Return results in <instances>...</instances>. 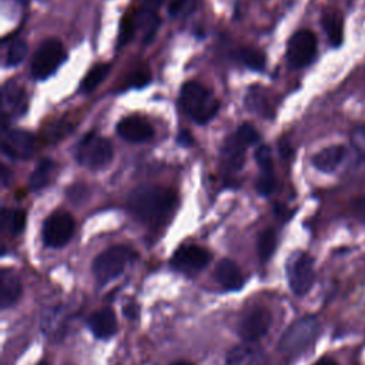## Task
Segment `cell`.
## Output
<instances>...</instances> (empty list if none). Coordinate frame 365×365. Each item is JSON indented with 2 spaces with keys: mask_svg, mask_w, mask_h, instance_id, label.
<instances>
[{
  "mask_svg": "<svg viewBox=\"0 0 365 365\" xmlns=\"http://www.w3.org/2000/svg\"><path fill=\"white\" fill-rule=\"evenodd\" d=\"M123 314H124L130 321L135 319V318L138 317V305L134 304V302L125 304L124 308H123Z\"/></svg>",
  "mask_w": 365,
  "mask_h": 365,
  "instance_id": "37",
  "label": "cell"
},
{
  "mask_svg": "<svg viewBox=\"0 0 365 365\" xmlns=\"http://www.w3.org/2000/svg\"><path fill=\"white\" fill-rule=\"evenodd\" d=\"M318 321L315 317H304L295 321L281 336L279 351L284 355H298L307 349L318 334Z\"/></svg>",
  "mask_w": 365,
  "mask_h": 365,
  "instance_id": "4",
  "label": "cell"
},
{
  "mask_svg": "<svg viewBox=\"0 0 365 365\" xmlns=\"http://www.w3.org/2000/svg\"><path fill=\"white\" fill-rule=\"evenodd\" d=\"M275 188V178L272 173H262L257 181V191L261 195H269Z\"/></svg>",
  "mask_w": 365,
  "mask_h": 365,
  "instance_id": "32",
  "label": "cell"
},
{
  "mask_svg": "<svg viewBox=\"0 0 365 365\" xmlns=\"http://www.w3.org/2000/svg\"><path fill=\"white\" fill-rule=\"evenodd\" d=\"M110 68H111V66L104 64V63H100V64H96L94 67H91L81 81V86H80L81 91L83 93L93 91L107 77Z\"/></svg>",
  "mask_w": 365,
  "mask_h": 365,
  "instance_id": "24",
  "label": "cell"
},
{
  "mask_svg": "<svg viewBox=\"0 0 365 365\" xmlns=\"http://www.w3.org/2000/svg\"><path fill=\"white\" fill-rule=\"evenodd\" d=\"M3 106L9 108L10 114L21 115L27 107V97L24 90L16 83H7L1 91Z\"/></svg>",
  "mask_w": 365,
  "mask_h": 365,
  "instance_id": "19",
  "label": "cell"
},
{
  "mask_svg": "<svg viewBox=\"0 0 365 365\" xmlns=\"http://www.w3.org/2000/svg\"><path fill=\"white\" fill-rule=\"evenodd\" d=\"M314 259L307 252H299L288 265V282L292 292L298 297L305 295L314 284Z\"/></svg>",
  "mask_w": 365,
  "mask_h": 365,
  "instance_id": "9",
  "label": "cell"
},
{
  "mask_svg": "<svg viewBox=\"0 0 365 365\" xmlns=\"http://www.w3.org/2000/svg\"><path fill=\"white\" fill-rule=\"evenodd\" d=\"M215 278L227 289H240L244 284V278L238 265L228 258H224L217 264Z\"/></svg>",
  "mask_w": 365,
  "mask_h": 365,
  "instance_id": "17",
  "label": "cell"
},
{
  "mask_svg": "<svg viewBox=\"0 0 365 365\" xmlns=\"http://www.w3.org/2000/svg\"><path fill=\"white\" fill-rule=\"evenodd\" d=\"M38 365H48V364H47V361H43V362H40Z\"/></svg>",
  "mask_w": 365,
  "mask_h": 365,
  "instance_id": "43",
  "label": "cell"
},
{
  "mask_svg": "<svg viewBox=\"0 0 365 365\" xmlns=\"http://www.w3.org/2000/svg\"><path fill=\"white\" fill-rule=\"evenodd\" d=\"M135 258V252L125 245L110 247L93 261V274L100 284H106L118 277Z\"/></svg>",
  "mask_w": 365,
  "mask_h": 365,
  "instance_id": "3",
  "label": "cell"
},
{
  "mask_svg": "<svg viewBox=\"0 0 365 365\" xmlns=\"http://www.w3.org/2000/svg\"><path fill=\"white\" fill-rule=\"evenodd\" d=\"M255 160L262 173H272V155L268 145H261L255 151Z\"/></svg>",
  "mask_w": 365,
  "mask_h": 365,
  "instance_id": "31",
  "label": "cell"
},
{
  "mask_svg": "<svg viewBox=\"0 0 365 365\" xmlns=\"http://www.w3.org/2000/svg\"><path fill=\"white\" fill-rule=\"evenodd\" d=\"M178 143H180L181 145H184V147H190V145L192 144V137L188 134V131L182 130V131H180V134H178Z\"/></svg>",
  "mask_w": 365,
  "mask_h": 365,
  "instance_id": "38",
  "label": "cell"
},
{
  "mask_svg": "<svg viewBox=\"0 0 365 365\" xmlns=\"http://www.w3.org/2000/svg\"><path fill=\"white\" fill-rule=\"evenodd\" d=\"M317 54V38L309 30L297 31L288 41L287 60L294 68L308 66Z\"/></svg>",
  "mask_w": 365,
  "mask_h": 365,
  "instance_id": "8",
  "label": "cell"
},
{
  "mask_svg": "<svg viewBox=\"0 0 365 365\" xmlns=\"http://www.w3.org/2000/svg\"><path fill=\"white\" fill-rule=\"evenodd\" d=\"M240 60L250 68L261 71L265 67V56L254 47H242L238 53Z\"/></svg>",
  "mask_w": 365,
  "mask_h": 365,
  "instance_id": "27",
  "label": "cell"
},
{
  "mask_svg": "<svg viewBox=\"0 0 365 365\" xmlns=\"http://www.w3.org/2000/svg\"><path fill=\"white\" fill-rule=\"evenodd\" d=\"M9 175H10V171L3 165V167H1V182H3V185H7Z\"/></svg>",
  "mask_w": 365,
  "mask_h": 365,
  "instance_id": "41",
  "label": "cell"
},
{
  "mask_svg": "<svg viewBox=\"0 0 365 365\" xmlns=\"http://www.w3.org/2000/svg\"><path fill=\"white\" fill-rule=\"evenodd\" d=\"M23 287L17 275L11 271L3 269L0 274V307L7 309L13 307L21 297Z\"/></svg>",
  "mask_w": 365,
  "mask_h": 365,
  "instance_id": "15",
  "label": "cell"
},
{
  "mask_svg": "<svg viewBox=\"0 0 365 365\" xmlns=\"http://www.w3.org/2000/svg\"><path fill=\"white\" fill-rule=\"evenodd\" d=\"M182 111L195 123H208L218 111V100L210 88L197 83L187 81L180 91Z\"/></svg>",
  "mask_w": 365,
  "mask_h": 365,
  "instance_id": "2",
  "label": "cell"
},
{
  "mask_svg": "<svg viewBox=\"0 0 365 365\" xmlns=\"http://www.w3.org/2000/svg\"><path fill=\"white\" fill-rule=\"evenodd\" d=\"M0 225L3 230H9L11 234H20L26 227V211L24 210H14L10 211L7 208L1 210Z\"/></svg>",
  "mask_w": 365,
  "mask_h": 365,
  "instance_id": "23",
  "label": "cell"
},
{
  "mask_svg": "<svg viewBox=\"0 0 365 365\" xmlns=\"http://www.w3.org/2000/svg\"><path fill=\"white\" fill-rule=\"evenodd\" d=\"M111 143L94 133H88L78 144L77 161L91 170L106 167L113 160Z\"/></svg>",
  "mask_w": 365,
  "mask_h": 365,
  "instance_id": "5",
  "label": "cell"
},
{
  "mask_svg": "<svg viewBox=\"0 0 365 365\" xmlns=\"http://www.w3.org/2000/svg\"><path fill=\"white\" fill-rule=\"evenodd\" d=\"M277 247V234L274 230L268 228L262 231L258 237V255L262 262L268 261L274 254Z\"/></svg>",
  "mask_w": 365,
  "mask_h": 365,
  "instance_id": "26",
  "label": "cell"
},
{
  "mask_svg": "<svg viewBox=\"0 0 365 365\" xmlns=\"http://www.w3.org/2000/svg\"><path fill=\"white\" fill-rule=\"evenodd\" d=\"M131 84L133 86H138L143 87L144 84H147L150 81V73L148 71H137L131 76Z\"/></svg>",
  "mask_w": 365,
  "mask_h": 365,
  "instance_id": "36",
  "label": "cell"
},
{
  "mask_svg": "<svg viewBox=\"0 0 365 365\" xmlns=\"http://www.w3.org/2000/svg\"><path fill=\"white\" fill-rule=\"evenodd\" d=\"M1 150L14 160L29 158L36 150V137L24 130H11L3 137Z\"/></svg>",
  "mask_w": 365,
  "mask_h": 365,
  "instance_id": "12",
  "label": "cell"
},
{
  "mask_svg": "<svg viewBox=\"0 0 365 365\" xmlns=\"http://www.w3.org/2000/svg\"><path fill=\"white\" fill-rule=\"evenodd\" d=\"M54 163L51 160H41L38 167L31 173L30 175V180H29V188L30 190H40L43 188L48 180H50V175L54 170Z\"/></svg>",
  "mask_w": 365,
  "mask_h": 365,
  "instance_id": "25",
  "label": "cell"
},
{
  "mask_svg": "<svg viewBox=\"0 0 365 365\" xmlns=\"http://www.w3.org/2000/svg\"><path fill=\"white\" fill-rule=\"evenodd\" d=\"M210 261H211V254L205 248L200 245L188 244V245L180 247L174 252V255L170 259V264L175 271L185 272V274H195L202 268H205Z\"/></svg>",
  "mask_w": 365,
  "mask_h": 365,
  "instance_id": "10",
  "label": "cell"
},
{
  "mask_svg": "<svg viewBox=\"0 0 365 365\" xmlns=\"http://www.w3.org/2000/svg\"><path fill=\"white\" fill-rule=\"evenodd\" d=\"M178 198L174 190L161 185H140L127 200L131 214L148 227L165 224L177 207Z\"/></svg>",
  "mask_w": 365,
  "mask_h": 365,
  "instance_id": "1",
  "label": "cell"
},
{
  "mask_svg": "<svg viewBox=\"0 0 365 365\" xmlns=\"http://www.w3.org/2000/svg\"><path fill=\"white\" fill-rule=\"evenodd\" d=\"M222 157L225 164L232 170H240L244 164V144L237 135L230 137L222 148Z\"/></svg>",
  "mask_w": 365,
  "mask_h": 365,
  "instance_id": "21",
  "label": "cell"
},
{
  "mask_svg": "<svg viewBox=\"0 0 365 365\" xmlns=\"http://www.w3.org/2000/svg\"><path fill=\"white\" fill-rule=\"evenodd\" d=\"M225 365H264V352L251 342H245L228 352Z\"/></svg>",
  "mask_w": 365,
  "mask_h": 365,
  "instance_id": "16",
  "label": "cell"
},
{
  "mask_svg": "<svg viewBox=\"0 0 365 365\" xmlns=\"http://www.w3.org/2000/svg\"><path fill=\"white\" fill-rule=\"evenodd\" d=\"M235 135L238 137V140H240L244 145H247V144H254V143H257V141L259 140V135H258L257 130H255L251 124H248V123L241 124V125L238 127Z\"/></svg>",
  "mask_w": 365,
  "mask_h": 365,
  "instance_id": "30",
  "label": "cell"
},
{
  "mask_svg": "<svg viewBox=\"0 0 365 365\" xmlns=\"http://www.w3.org/2000/svg\"><path fill=\"white\" fill-rule=\"evenodd\" d=\"M74 232V220L68 212L57 211L48 215L43 224L41 237L46 247L60 248L67 244Z\"/></svg>",
  "mask_w": 365,
  "mask_h": 365,
  "instance_id": "7",
  "label": "cell"
},
{
  "mask_svg": "<svg viewBox=\"0 0 365 365\" xmlns=\"http://www.w3.org/2000/svg\"><path fill=\"white\" fill-rule=\"evenodd\" d=\"M314 365H338L334 359L331 358H321L318 362H315Z\"/></svg>",
  "mask_w": 365,
  "mask_h": 365,
  "instance_id": "40",
  "label": "cell"
},
{
  "mask_svg": "<svg viewBox=\"0 0 365 365\" xmlns=\"http://www.w3.org/2000/svg\"><path fill=\"white\" fill-rule=\"evenodd\" d=\"M135 19L130 16H124L121 24H120V33H118V46H123L131 40V37L135 33Z\"/></svg>",
  "mask_w": 365,
  "mask_h": 365,
  "instance_id": "29",
  "label": "cell"
},
{
  "mask_svg": "<svg viewBox=\"0 0 365 365\" xmlns=\"http://www.w3.org/2000/svg\"><path fill=\"white\" fill-rule=\"evenodd\" d=\"M66 50L57 38L44 40L31 60V76L37 80L50 77L64 61Z\"/></svg>",
  "mask_w": 365,
  "mask_h": 365,
  "instance_id": "6",
  "label": "cell"
},
{
  "mask_svg": "<svg viewBox=\"0 0 365 365\" xmlns=\"http://www.w3.org/2000/svg\"><path fill=\"white\" fill-rule=\"evenodd\" d=\"M135 26L141 29L144 41H150L160 26V19L155 11L141 7V10L135 16Z\"/></svg>",
  "mask_w": 365,
  "mask_h": 365,
  "instance_id": "22",
  "label": "cell"
},
{
  "mask_svg": "<svg viewBox=\"0 0 365 365\" xmlns=\"http://www.w3.org/2000/svg\"><path fill=\"white\" fill-rule=\"evenodd\" d=\"M171 365H191V364H188V362H182V361H180V362H174V364H171Z\"/></svg>",
  "mask_w": 365,
  "mask_h": 365,
  "instance_id": "42",
  "label": "cell"
},
{
  "mask_svg": "<svg viewBox=\"0 0 365 365\" xmlns=\"http://www.w3.org/2000/svg\"><path fill=\"white\" fill-rule=\"evenodd\" d=\"M117 133L121 138L130 143H144L153 138V125L138 115H130L123 118L117 124Z\"/></svg>",
  "mask_w": 365,
  "mask_h": 365,
  "instance_id": "13",
  "label": "cell"
},
{
  "mask_svg": "<svg viewBox=\"0 0 365 365\" xmlns=\"http://www.w3.org/2000/svg\"><path fill=\"white\" fill-rule=\"evenodd\" d=\"M345 157V147L344 145H329L318 151L314 158L312 164L317 170L322 173H332L338 168L341 161Z\"/></svg>",
  "mask_w": 365,
  "mask_h": 365,
  "instance_id": "18",
  "label": "cell"
},
{
  "mask_svg": "<svg viewBox=\"0 0 365 365\" xmlns=\"http://www.w3.org/2000/svg\"><path fill=\"white\" fill-rule=\"evenodd\" d=\"M87 325L94 336L100 339H107L117 332V318L110 308L93 312L87 319Z\"/></svg>",
  "mask_w": 365,
  "mask_h": 365,
  "instance_id": "14",
  "label": "cell"
},
{
  "mask_svg": "<svg viewBox=\"0 0 365 365\" xmlns=\"http://www.w3.org/2000/svg\"><path fill=\"white\" fill-rule=\"evenodd\" d=\"M322 29L331 43V46L338 47L344 38V21L342 16L335 10H328L322 14Z\"/></svg>",
  "mask_w": 365,
  "mask_h": 365,
  "instance_id": "20",
  "label": "cell"
},
{
  "mask_svg": "<svg viewBox=\"0 0 365 365\" xmlns=\"http://www.w3.org/2000/svg\"><path fill=\"white\" fill-rule=\"evenodd\" d=\"M27 54V44L24 40H16L10 44L7 54H6V64L7 66H17L20 64Z\"/></svg>",
  "mask_w": 365,
  "mask_h": 365,
  "instance_id": "28",
  "label": "cell"
},
{
  "mask_svg": "<svg viewBox=\"0 0 365 365\" xmlns=\"http://www.w3.org/2000/svg\"><path fill=\"white\" fill-rule=\"evenodd\" d=\"M351 143L355 147V150L365 157V124H361L354 128L351 134Z\"/></svg>",
  "mask_w": 365,
  "mask_h": 365,
  "instance_id": "33",
  "label": "cell"
},
{
  "mask_svg": "<svg viewBox=\"0 0 365 365\" xmlns=\"http://www.w3.org/2000/svg\"><path fill=\"white\" fill-rule=\"evenodd\" d=\"M161 3H163V0H144L143 7H144V9H148V10L155 11Z\"/></svg>",
  "mask_w": 365,
  "mask_h": 365,
  "instance_id": "39",
  "label": "cell"
},
{
  "mask_svg": "<svg viewBox=\"0 0 365 365\" xmlns=\"http://www.w3.org/2000/svg\"><path fill=\"white\" fill-rule=\"evenodd\" d=\"M188 1L190 0H173L170 7H168V13L171 16H180L188 7Z\"/></svg>",
  "mask_w": 365,
  "mask_h": 365,
  "instance_id": "35",
  "label": "cell"
},
{
  "mask_svg": "<svg viewBox=\"0 0 365 365\" xmlns=\"http://www.w3.org/2000/svg\"><path fill=\"white\" fill-rule=\"evenodd\" d=\"M352 211L358 220L365 222V197H359L352 202Z\"/></svg>",
  "mask_w": 365,
  "mask_h": 365,
  "instance_id": "34",
  "label": "cell"
},
{
  "mask_svg": "<svg viewBox=\"0 0 365 365\" xmlns=\"http://www.w3.org/2000/svg\"><path fill=\"white\" fill-rule=\"evenodd\" d=\"M271 325V314L267 308L258 307L248 311L240 325H238V335L245 342H254L264 336Z\"/></svg>",
  "mask_w": 365,
  "mask_h": 365,
  "instance_id": "11",
  "label": "cell"
}]
</instances>
